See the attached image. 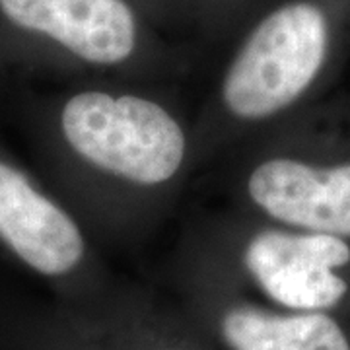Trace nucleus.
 Returning a JSON list of instances; mask_svg holds the SVG:
<instances>
[{"mask_svg": "<svg viewBox=\"0 0 350 350\" xmlns=\"http://www.w3.org/2000/svg\"><path fill=\"white\" fill-rule=\"evenodd\" d=\"M349 41L350 0H278L226 68V109L243 121L286 111L329 75Z\"/></svg>", "mask_w": 350, "mask_h": 350, "instance_id": "f257e3e1", "label": "nucleus"}, {"mask_svg": "<svg viewBox=\"0 0 350 350\" xmlns=\"http://www.w3.org/2000/svg\"><path fill=\"white\" fill-rule=\"evenodd\" d=\"M57 129L78 160L144 187L174 179L187 154V138L174 115L131 94L76 92L63 101Z\"/></svg>", "mask_w": 350, "mask_h": 350, "instance_id": "f03ea898", "label": "nucleus"}, {"mask_svg": "<svg viewBox=\"0 0 350 350\" xmlns=\"http://www.w3.org/2000/svg\"><path fill=\"white\" fill-rule=\"evenodd\" d=\"M142 43V16L131 0H0V55L39 51L119 66Z\"/></svg>", "mask_w": 350, "mask_h": 350, "instance_id": "7ed1b4c3", "label": "nucleus"}, {"mask_svg": "<svg viewBox=\"0 0 350 350\" xmlns=\"http://www.w3.org/2000/svg\"><path fill=\"white\" fill-rule=\"evenodd\" d=\"M243 265L271 300L292 312H329L350 292L347 238L267 228L247 241Z\"/></svg>", "mask_w": 350, "mask_h": 350, "instance_id": "20e7f679", "label": "nucleus"}, {"mask_svg": "<svg viewBox=\"0 0 350 350\" xmlns=\"http://www.w3.org/2000/svg\"><path fill=\"white\" fill-rule=\"evenodd\" d=\"M251 202L276 224L350 239V156H276L247 179Z\"/></svg>", "mask_w": 350, "mask_h": 350, "instance_id": "39448f33", "label": "nucleus"}, {"mask_svg": "<svg viewBox=\"0 0 350 350\" xmlns=\"http://www.w3.org/2000/svg\"><path fill=\"white\" fill-rule=\"evenodd\" d=\"M222 333L234 350H350L345 329L327 312L234 308L222 319Z\"/></svg>", "mask_w": 350, "mask_h": 350, "instance_id": "423d86ee", "label": "nucleus"}, {"mask_svg": "<svg viewBox=\"0 0 350 350\" xmlns=\"http://www.w3.org/2000/svg\"><path fill=\"white\" fill-rule=\"evenodd\" d=\"M206 2H211L214 6H232V4H238L241 0H206Z\"/></svg>", "mask_w": 350, "mask_h": 350, "instance_id": "0eeeda50", "label": "nucleus"}, {"mask_svg": "<svg viewBox=\"0 0 350 350\" xmlns=\"http://www.w3.org/2000/svg\"><path fill=\"white\" fill-rule=\"evenodd\" d=\"M131 2H133V4L137 6L138 10H140V6H138V2H142V0H131ZM148 2H162V0H148Z\"/></svg>", "mask_w": 350, "mask_h": 350, "instance_id": "6e6552de", "label": "nucleus"}]
</instances>
